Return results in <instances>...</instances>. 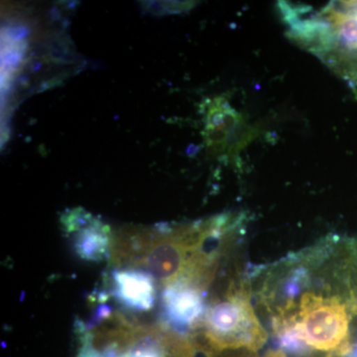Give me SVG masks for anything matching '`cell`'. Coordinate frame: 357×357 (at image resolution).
<instances>
[{
  "label": "cell",
  "instance_id": "obj_1",
  "mask_svg": "<svg viewBox=\"0 0 357 357\" xmlns=\"http://www.w3.org/2000/svg\"><path fill=\"white\" fill-rule=\"evenodd\" d=\"M291 36L333 69L357 79V2L330 4L316 17H289Z\"/></svg>",
  "mask_w": 357,
  "mask_h": 357
},
{
  "label": "cell",
  "instance_id": "obj_2",
  "mask_svg": "<svg viewBox=\"0 0 357 357\" xmlns=\"http://www.w3.org/2000/svg\"><path fill=\"white\" fill-rule=\"evenodd\" d=\"M199 326L204 328L210 351L245 349L256 352L268 337L251 304V288L245 281L230 284L225 297L206 307Z\"/></svg>",
  "mask_w": 357,
  "mask_h": 357
},
{
  "label": "cell",
  "instance_id": "obj_3",
  "mask_svg": "<svg viewBox=\"0 0 357 357\" xmlns=\"http://www.w3.org/2000/svg\"><path fill=\"white\" fill-rule=\"evenodd\" d=\"M206 289L185 277L166 284L161 295L164 326L178 335L203 323L206 314Z\"/></svg>",
  "mask_w": 357,
  "mask_h": 357
},
{
  "label": "cell",
  "instance_id": "obj_4",
  "mask_svg": "<svg viewBox=\"0 0 357 357\" xmlns=\"http://www.w3.org/2000/svg\"><path fill=\"white\" fill-rule=\"evenodd\" d=\"M70 248L79 259L102 262L112 249V236L109 225L83 210L68 211L62 218Z\"/></svg>",
  "mask_w": 357,
  "mask_h": 357
},
{
  "label": "cell",
  "instance_id": "obj_5",
  "mask_svg": "<svg viewBox=\"0 0 357 357\" xmlns=\"http://www.w3.org/2000/svg\"><path fill=\"white\" fill-rule=\"evenodd\" d=\"M110 293L128 311L147 312L156 301V279L144 268H119L110 273Z\"/></svg>",
  "mask_w": 357,
  "mask_h": 357
},
{
  "label": "cell",
  "instance_id": "obj_6",
  "mask_svg": "<svg viewBox=\"0 0 357 357\" xmlns=\"http://www.w3.org/2000/svg\"><path fill=\"white\" fill-rule=\"evenodd\" d=\"M165 351L163 338L145 333L142 337L134 338L123 357H168Z\"/></svg>",
  "mask_w": 357,
  "mask_h": 357
},
{
  "label": "cell",
  "instance_id": "obj_7",
  "mask_svg": "<svg viewBox=\"0 0 357 357\" xmlns=\"http://www.w3.org/2000/svg\"><path fill=\"white\" fill-rule=\"evenodd\" d=\"M262 357H287L285 352L282 351H268L264 356Z\"/></svg>",
  "mask_w": 357,
  "mask_h": 357
}]
</instances>
